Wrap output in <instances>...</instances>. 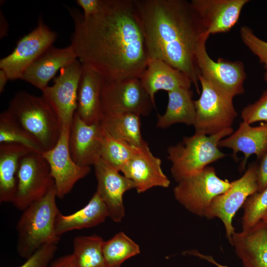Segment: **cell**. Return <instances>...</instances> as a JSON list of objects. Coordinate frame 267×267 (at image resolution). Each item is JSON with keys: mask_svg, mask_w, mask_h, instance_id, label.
<instances>
[{"mask_svg": "<svg viewBox=\"0 0 267 267\" xmlns=\"http://www.w3.org/2000/svg\"><path fill=\"white\" fill-rule=\"evenodd\" d=\"M107 217V208L96 191L88 204L79 211L68 215L59 212L55 222V232L60 237L69 231L96 226L104 222Z\"/></svg>", "mask_w": 267, "mask_h": 267, "instance_id": "obj_25", "label": "cell"}, {"mask_svg": "<svg viewBox=\"0 0 267 267\" xmlns=\"http://www.w3.org/2000/svg\"><path fill=\"white\" fill-rule=\"evenodd\" d=\"M233 133L232 127L211 135L195 132L169 147L168 159L172 163L171 174L175 181L178 182L196 174L209 164L225 157L226 154L220 150L219 143Z\"/></svg>", "mask_w": 267, "mask_h": 267, "instance_id": "obj_5", "label": "cell"}, {"mask_svg": "<svg viewBox=\"0 0 267 267\" xmlns=\"http://www.w3.org/2000/svg\"><path fill=\"white\" fill-rule=\"evenodd\" d=\"M78 59L73 47L48 48L25 71L21 80L43 90L59 70Z\"/></svg>", "mask_w": 267, "mask_h": 267, "instance_id": "obj_19", "label": "cell"}, {"mask_svg": "<svg viewBox=\"0 0 267 267\" xmlns=\"http://www.w3.org/2000/svg\"><path fill=\"white\" fill-rule=\"evenodd\" d=\"M104 81L99 73L82 65L76 113L87 124L98 123L101 120V95Z\"/></svg>", "mask_w": 267, "mask_h": 267, "instance_id": "obj_22", "label": "cell"}, {"mask_svg": "<svg viewBox=\"0 0 267 267\" xmlns=\"http://www.w3.org/2000/svg\"><path fill=\"white\" fill-rule=\"evenodd\" d=\"M9 80L5 72L0 69V92L2 93L7 81Z\"/></svg>", "mask_w": 267, "mask_h": 267, "instance_id": "obj_40", "label": "cell"}, {"mask_svg": "<svg viewBox=\"0 0 267 267\" xmlns=\"http://www.w3.org/2000/svg\"><path fill=\"white\" fill-rule=\"evenodd\" d=\"M54 186L43 198L23 211L16 224L18 254L27 259L42 245L58 243L60 237L55 232V222L60 212L56 203Z\"/></svg>", "mask_w": 267, "mask_h": 267, "instance_id": "obj_3", "label": "cell"}, {"mask_svg": "<svg viewBox=\"0 0 267 267\" xmlns=\"http://www.w3.org/2000/svg\"><path fill=\"white\" fill-rule=\"evenodd\" d=\"M199 81L201 92L199 98L194 100L195 132L211 135L231 128L237 116L233 98L220 91L200 75Z\"/></svg>", "mask_w": 267, "mask_h": 267, "instance_id": "obj_6", "label": "cell"}, {"mask_svg": "<svg viewBox=\"0 0 267 267\" xmlns=\"http://www.w3.org/2000/svg\"><path fill=\"white\" fill-rule=\"evenodd\" d=\"M54 186L49 165L42 154L30 152L20 161L17 191L12 203L23 211L43 198Z\"/></svg>", "mask_w": 267, "mask_h": 267, "instance_id": "obj_9", "label": "cell"}, {"mask_svg": "<svg viewBox=\"0 0 267 267\" xmlns=\"http://www.w3.org/2000/svg\"><path fill=\"white\" fill-rule=\"evenodd\" d=\"M261 160L257 171L259 185L258 192L262 191L267 187V152Z\"/></svg>", "mask_w": 267, "mask_h": 267, "instance_id": "obj_37", "label": "cell"}, {"mask_svg": "<svg viewBox=\"0 0 267 267\" xmlns=\"http://www.w3.org/2000/svg\"><path fill=\"white\" fill-rule=\"evenodd\" d=\"M101 101L102 115L114 113L149 115L155 103L143 87L138 78L120 80L104 79Z\"/></svg>", "mask_w": 267, "mask_h": 267, "instance_id": "obj_8", "label": "cell"}, {"mask_svg": "<svg viewBox=\"0 0 267 267\" xmlns=\"http://www.w3.org/2000/svg\"><path fill=\"white\" fill-rule=\"evenodd\" d=\"M104 134L100 159L111 167L121 172L139 148Z\"/></svg>", "mask_w": 267, "mask_h": 267, "instance_id": "obj_31", "label": "cell"}, {"mask_svg": "<svg viewBox=\"0 0 267 267\" xmlns=\"http://www.w3.org/2000/svg\"><path fill=\"white\" fill-rule=\"evenodd\" d=\"M219 147L231 149L235 159L238 153H243L244 159L240 165V169L243 170L251 155L255 154L258 159H261L267 152V123L253 127L243 121L236 131L220 141Z\"/></svg>", "mask_w": 267, "mask_h": 267, "instance_id": "obj_20", "label": "cell"}, {"mask_svg": "<svg viewBox=\"0 0 267 267\" xmlns=\"http://www.w3.org/2000/svg\"><path fill=\"white\" fill-rule=\"evenodd\" d=\"M140 116L133 113L104 114L100 124L105 135L142 148L148 144L141 134Z\"/></svg>", "mask_w": 267, "mask_h": 267, "instance_id": "obj_26", "label": "cell"}, {"mask_svg": "<svg viewBox=\"0 0 267 267\" xmlns=\"http://www.w3.org/2000/svg\"><path fill=\"white\" fill-rule=\"evenodd\" d=\"M249 0H191L204 31L211 34L229 31Z\"/></svg>", "mask_w": 267, "mask_h": 267, "instance_id": "obj_17", "label": "cell"}, {"mask_svg": "<svg viewBox=\"0 0 267 267\" xmlns=\"http://www.w3.org/2000/svg\"><path fill=\"white\" fill-rule=\"evenodd\" d=\"M230 186L231 182L220 178L215 168L208 166L202 171L178 181L173 193L175 199L185 209L204 217L213 200Z\"/></svg>", "mask_w": 267, "mask_h": 267, "instance_id": "obj_7", "label": "cell"}, {"mask_svg": "<svg viewBox=\"0 0 267 267\" xmlns=\"http://www.w3.org/2000/svg\"><path fill=\"white\" fill-rule=\"evenodd\" d=\"M209 36L207 33L204 34L196 48V58L200 75L232 98L243 93L246 78L244 64L240 61H231L221 58L213 60L206 48Z\"/></svg>", "mask_w": 267, "mask_h": 267, "instance_id": "obj_10", "label": "cell"}, {"mask_svg": "<svg viewBox=\"0 0 267 267\" xmlns=\"http://www.w3.org/2000/svg\"><path fill=\"white\" fill-rule=\"evenodd\" d=\"M76 1L83 9V16L88 18L96 15L101 11L103 0H77Z\"/></svg>", "mask_w": 267, "mask_h": 267, "instance_id": "obj_36", "label": "cell"}, {"mask_svg": "<svg viewBox=\"0 0 267 267\" xmlns=\"http://www.w3.org/2000/svg\"><path fill=\"white\" fill-rule=\"evenodd\" d=\"M243 207L242 230H246L261 221L267 212V187L262 191L250 196Z\"/></svg>", "mask_w": 267, "mask_h": 267, "instance_id": "obj_32", "label": "cell"}, {"mask_svg": "<svg viewBox=\"0 0 267 267\" xmlns=\"http://www.w3.org/2000/svg\"><path fill=\"white\" fill-rule=\"evenodd\" d=\"M102 252L107 267H120L128 259L140 253L139 246L123 232L104 241Z\"/></svg>", "mask_w": 267, "mask_h": 267, "instance_id": "obj_29", "label": "cell"}, {"mask_svg": "<svg viewBox=\"0 0 267 267\" xmlns=\"http://www.w3.org/2000/svg\"><path fill=\"white\" fill-rule=\"evenodd\" d=\"M161 162L148 145L139 148L121 172L134 182L138 193L156 186L167 188L170 180L162 171Z\"/></svg>", "mask_w": 267, "mask_h": 267, "instance_id": "obj_18", "label": "cell"}, {"mask_svg": "<svg viewBox=\"0 0 267 267\" xmlns=\"http://www.w3.org/2000/svg\"><path fill=\"white\" fill-rule=\"evenodd\" d=\"M258 167L256 163L250 164L242 177L231 182V186L227 191L213 200L205 213L204 217L208 219L217 218L222 222L230 243L235 232L232 224L234 215L247 198L258 191Z\"/></svg>", "mask_w": 267, "mask_h": 267, "instance_id": "obj_11", "label": "cell"}, {"mask_svg": "<svg viewBox=\"0 0 267 267\" xmlns=\"http://www.w3.org/2000/svg\"><path fill=\"white\" fill-rule=\"evenodd\" d=\"M185 253L190 255L194 256L195 257H197L200 259L207 261V262L214 265L217 267H228L226 266H224L218 263L214 259V258L212 256L202 254L197 250L188 251L186 252Z\"/></svg>", "mask_w": 267, "mask_h": 267, "instance_id": "obj_39", "label": "cell"}, {"mask_svg": "<svg viewBox=\"0 0 267 267\" xmlns=\"http://www.w3.org/2000/svg\"><path fill=\"white\" fill-rule=\"evenodd\" d=\"M68 9L74 23L70 45L82 65L107 80L140 78L149 58L134 0H103L101 11L88 18Z\"/></svg>", "mask_w": 267, "mask_h": 267, "instance_id": "obj_1", "label": "cell"}, {"mask_svg": "<svg viewBox=\"0 0 267 267\" xmlns=\"http://www.w3.org/2000/svg\"><path fill=\"white\" fill-rule=\"evenodd\" d=\"M56 38L57 34L40 18L37 26L18 41L11 53L0 60V69L9 80L21 79L27 68L52 45Z\"/></svg>", "mask_w": 267, "mask_h": 267, "instance_id": "obj_12", "label": "cell"}, {"mask_svg": "<svg viewBox=\"0 0 267 267\" xmlns=\"http://www.w3.org/2000/svg\"><path fill=\"white\" fill-rule=\"evenodd\" d=\"M104 135L100 122L87 124L75 112L68 138L73 161L81 166H94L100 159Z\"/></svg>", "mask_w": 267, "mask_h": 267, "instance_id": "obj_16", "label": "cell"}, {"mask_svg": "<svg viewBox=\"0 0 267 267\" xmlns=\"http://www.w3.org/2000/svg\"><path fill=\"white\" fill-rule=\"evenodd\" d=\"M48 267H75L73 265L71 255H67L53 260Z\"/></svg>", "mask_w": 267, "mask_h": 267, "instance_id": "obj_38", "label": "cell"}, {"mask_svg": "<svg viewBox=\"0 0 267 267\" xmlns=\"http://www.w3.org/2000/svg\"><path fill=\"white\" fill-rule=\"evenodd\" d=\"M230 244L243 267H267V223L263 220L248 230L235 231Z\"/></svg>", "mask_w": 267, "mask_h": 267, "instance_id": "obj_21", "label": "cell"}, {"mask_svg": "<svg viewBox=\"0 0 267 267\" xmlns=\"http://www.w3.org/2000/svg\"><path fill=\"white\" fill-rule=\"evenodd\" d=\"M28 148L15 143L0 144V202L13 201L17 188V176L21 159Z\"/></svg>", "mask_w": 267, "mask_h": 267, "instance_id": "obj_24", "label": "cell"}, {"mask_svg": "<svg viewBox=\"0 0 267 267\" xmlns=\"http://www.w3.org/2000/svg\"><path fill=\"white\" fill-rule=\"evenodd\" d=\"M168 94L166 111L163 115L158 114L157 127L166 129L176 123L193 126L196 120V109L190 89H177L168 92Z\"/></svg>", "mask_w": 267, "mask_h": 267, "instance_id": "obj_27", "label": "cell"}, {"mask_svg": "<svg viewBox=\"0 0 267 267\" xmlns=\"http://www.w3.org/2000/svg\"><path fill=\"white\" fill-rule=\"evenodd\" d=\"M93 166L97 180L96 191L104 202L109 217L115 222H120L125 216L123 195L126 191L135 189V184L101 159Z\"/></svg>", "mask_w": 267, "mask_h": 267, "instance_id": "obj_15", "label": "cell"}, {"mask_svg": "<svg viewBox=\"0 0 267 267\" xmlns=\"http://www.w3.org/2000/svg\"><path fill=\"white\" fill-rule=\"evenodd\" d=\"M7 111L15 121L41 146L44 151L57 143L62 124L57 115L42 95L18 92Z\"/></svg>", "mask_w": 267, "mask_h": 267, "instance_id": "obj_4", "label": "cell"}, {"mask_svg": "<svg viewBox=\"0 0 267 267\" xmlns=\"http://www.w3.org/2000/svg\"><path fill=\"white\" fill-rule=\"evenodd\" d=\"M70 128L62 127L56 144L42 153L49 165L57 197L59 199L68 194L75 184L86 177L91 170L90 167L79 166L73 161L68 147Z\"/></svg>", "mask_w": 267, "mask_h": 267, "instance_id": "obj_14", "label": "cell"}, {"mask_svg": "<svg viewBox=\"0 0 267 267\" xmlns=\"http://www.w3.org/2000/svg\"><path fill=\"white\" fill-rule=\"evenodd\" d=\"M134 3L149 58L163 60L182 72L200 93L196 51L207 32L190 2L134 0Z\"/></svg>", "mask_w": 267, "mask_h": 267, "instance_id": "obj_2", "label": "cell"}, {"mask_svg": "<svg viewBox=\"0 0 267 267\" xmlns=\"http://www.w3.org/2000/svg\"><path fill=\"white\" fill-rule=\"evenodd\" d=\"M82 64L77 59L62 68L53 84L43 90L42 96L59 118L62 127H70L77 107V95Z\"/></svg>", "mask_w": 267, "mask_h": 267, "instance_id": "obj_13", "label": "cell"}, {"mask_svg": "<svg viewBox=\"0 0 267 267\" xmlns=\"http://www.w3.org/2000/svg\"><path fill=\"white\" fill-rule=\"evenodd\" d=\"M243 121L249 124L264 121L267 123V90L254 103L248 105L241 112Z\"/></svg>", "mask_w": 267, "mask_h": 267, "instance_id": "obj_35", "label": "cell"}, {"mask_svg": "<svg viewBox=\"0 0 267 267\" xmlns=\"http://www.w3.org/2000/svg\"><path fill=\"white\" fill-rule=\"evenodd\" d=\"M240 35L243 44L258 57L264 67H267V42L258 37L252 29L245 25L240 27Z\"/></svg>", "mask_w": 267, "mask_h": 267, "instance_id": "obj_33", "label": "cell"}, {"mask_svg": "<svg viewBox=\"0 0 267 267\" xmlns=\"http://www.w3.org/2000/svg\"><path fill=\"white\" fill-rule=\"evenodd\" d=\"M139 79L155 103V93L160 90L169 92L177 89H190L192 84L189 77L181 71L158 59H149Z\"/></svg>", "mask_w": 267, "mask_h": 267, "instance_id": "obj_23", "label": "cell"}, {"mask_svg": "<svg viewBox=\"0 0 267 267\" xmlns=\"http://www.w3.org/2000/svg\"><path fill=\"white\" fill-rule=\"evenodd\" d=\"M58 243L52 242L42 245L17 267H48L57 250Z\"/></svg>", "mask_w": 267, "mask_h": 267, "instance_id": "obj_34", "label": "cell"}, {"mask_svg": "<svg viewBox=\"0 0 267 267\" xmlns=\"http://www.w3.org/2000/svg\"><path fill=\"white\" fill-rule=\"evenodd\" d=\"M262 220H263L264 221H265L267 223V212L264 215V217L262 219Z\"/></svg>", "mask_w": 267, "mask_h": 267, "instance_id": "obj_42", "label": "cell"}, {"mask_svg": "<svg viewBox=\"0 0 267 267\" xmlns=\"http://www.w3.org/2000/svg\"><path fill=\"white\" fill-rule=\"evenodd\" d=\"M104 240L99 236H77L70 254L75 267H107L102 252Z\"/></svg>", "mask_w": 267, "mask_h": 267, "instance_id": "obj_28", "label": "cell"}, {"mask_svg": "<svg viewBox=\"0 0 267 267\" xmlns=\"http://www.w3.org/2000/svg\"><path fill=\"white\" fill-rule=\"evenodd\" d=\"M266 72L264 73V78L265 82L267 83V67H264Z\"/></svg>", "mask_w": 267, "mask_h": 267, "instance_id": "obj_41", "label": "cell"}, {"mask_svg": "<svg viewBox=\"0 0 267 267\" xmlns=\"http://www.w3.org/2000/svg\"><path fill=\"white\" fill-rule=\"evenodd\" d=\"M1 143L18 144L33 152H44L39 143L15 121L7 110L0 114V144Z\"/></svg>", "mask_w": 267, "mask_h": 267, "instance_id": "obj_30", "label": "cell"}]
</instances>
